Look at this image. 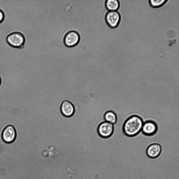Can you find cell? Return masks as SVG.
<instances>
[{
    "mask_svg": "<svg viewBox=\"0 0 179 179\" xmlns=\"http://www.w3.org/2000/svg\"><path fill=\"white\" fill-rule=\"evenodd\" d=\"M143 123L140 116L135 115L130 116L123 123L122 131L123 134L130 137L136 136L142 131Z\"/></svg>",
    "mask_w": 179,
    "mask_h": 179,
    "instance_id": "6da1fadb",
    "label": "cell"
},
{
    "mask_svg": "<svg viewBox=\"0 0 179 179\" xmlns=\"http://www.w3.org/2000/svg\"><path fill=\"white\" fill-rule=\"evenodd\" d=\"M6 41L11 47L15 48L21 49L24 46L26 39L24 35L19 32H14L8 35Z\"/></svg>",
    "mask_w": 179,
    "mask_h": 179,
    "instance_id": "7a4b0ae2",
    "label": "cell"
},
{
    "mask_svg": "<svg viewBox=\"0 0 179 179\" xmlns=\"http://www.w3.org/2000/svg\"><path fill=\"white\" fill-rule=\"evenodd\" d=\"M105 19L110 27L115 28L118 26L120 22V15L117 11H108L105 15Z\"/></svg>",
    "mask_w": 179,
    "mask_h": 179,
    "instance_id": "52a82bcc",
    "label": "cell"
},
{
    "mask_svg": "<svg viewBox=\"0 0 179 179\" xmlns=\"http://www.w3.org/2000/svg\"><path fill=\"white\" fill-rule=\"evenodd\" d=\"M105 6L109 11H117L119 8L120 3L117 0H106Z\"/></svg>",
    "mask_w": 179,
    "mask_h": 179,
    "instance_id": "30bf717a",
    "label": "cell"
},
{
    "mask_svg": "<svg viewBox=\"0 0 179 179\" xmlns=\"http://www.w3.org/2000/svg\"><path fill=\"white\" fill-rule=\"evenodd\" d=\"M162 147L160 144L154 143L149 145L147 147L146 153L149 158L154 159L157 158L160 155Z\"/></svg>",
    "mask_w": 179,
    "mask_h": 179,
    "instance_id": "9c48e42d",
    "label": "cell"
},
{
    "mask_svg": "<svg viewBox=\"0 0 179 179\" xmlns=\"http://www.w3.org/2000/svg\"><path fill=\"white\" fill-rule=\"evenodd\" d=\"M167 1L166 0H150L149 1V3L152 7L157 8L161 7Z\"/></svg>",
    "mask_w": 179,
    "mask_h": 179,
    "instance_id": "7c38bea8",
    "label": "cell"
},
{
    "mask_svg": "<svg viewBox=\"0 0 179 179\" xmlns=\"http://www.w3.org/2000/svg\"><path fill=\"white\" fill-rule=\"evenodd\" d=\"M1 78L0 77V86L1 85Z\"/></svg>",
    "mask_w": 179,
    "mask_h": 179,
    "instance_id": "5bb4252c",
    "label": "cell"
},
{
    "mask_svg": "<svg viewBox=\"0 0 179 179\" xmlns=\"http://www.w3.org/2000/svg\"><path fill=\"white\" fill-rule=\"evenodd\" d=\"M5 15L4 12L0 9V24L3 21Z\"/></svg>",
    "mask_w": 179,
    "mask_h": 179,
    "instance_id": "4fadbf2b",
    "label": "cell"
},
{
    "mask_svg": "<svg viewBox=\"0 0 179 179\" xmlns=\"http://www.w3.org/2000/svg\"><path fill=\"white\" fill-rule=\"evenodd\" d=\"M60 110L63 116L66 118L70 117L74 114L75 112V106L69 101L64 100L61 103Z\"/></svg>",
    "mask_w": 179,
    "mask_h": 179,
    "instance_id": "ba28073f",
    "label": "cell"
},
{
    "mask_svg": "<svg viewBox=\"0 0 179 179\" xmlns=\"http://www.w3.org/2000/svg\"><path fill=\"white\" fill-rule=\"evenodd\" d=\"M17 137L16 130L15 127L12 125H9L6 126L2 133L1 137L3 141L7 144L14 142Z\"/></svg>",
    "mask_w": 179,
    "mask_h": 179,
    "instance_id": "277c9868",
    "label": "cell"
},
{
    "mask_svg": "<svg viewBox=\"0 0 179 179\" xmlns=\"http://www.w3.org/2000/svg\"><path fill=\"white\" fill-rule=\"evenodd\" d=\"M104 118L105 121L114 124L117 122V117L114 111L109 110L105 113L104 115Z\"/></svg>",
    "mask_w": 179,
    "mask_h": 179,
    "instance_id": "8fae6325",
    "label": "cell"
},
{
    "mask_svg": "<svg viewBox=\"0 0 179 179\" xmlns=\"http://www.w3.org/2000/svg\"><path fill=\"white\" fill-rule=\"evenodd\" d=\"M158 126L154 121L148 120L144 122L142 131L144 135L147 136H151L155 135L157 132Z\"/></svg>",
    "mask_w": 179,
    "mask_h": 179,
    "instance_id": "8992f818",
    "label": "cell"
},
{
    "mask_svg": "<svg viewBox=\"0 0 179 179\" xmlns=\"http://www.w3.org/2000/svg\"><path fill=\"white\" fill-rule=\"evenodd\" d=\"M80 40L79 34L77 31L71 30L67 32L64 35L63 43L65 45L68 47H72L77 45Z\"/></svg>",
    "mask_w": 179,
    "mask_h": 179,
    "instance_id": "3957f363",
    "label": "cell"
},
{
    "mask_svg": "<svg viewBox=\"0 0 179 179\" xmlns=\"http://www.w3.org/2000/svg\"><path fill=\"white\" fill-rule=\"evenodd\" d=\"M114 130L113 124L104 121L99 125L97 128V131L99 135L101 137L104 138H107L112 135Z\"/></svg>",
    "mask_w": 179,
    "mask_h": 179,
    "instance_id": "5b68a950",
    "label": "cell"
}]
</instances>
